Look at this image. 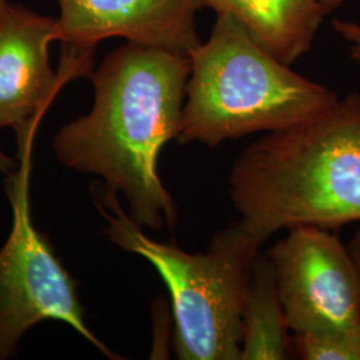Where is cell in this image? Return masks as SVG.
Instances as JSON below:
<instances>
[{
    "label": "cell",
    "mask_w": 360,
    "mask_h": 360,
    "mask_svg": "<svg viewBox=\"0 0 360 360\" xmlns=\"http://www.w3.org/2000/svg\"><path fill=\"white\" fill-rule=\"evenodd\" d=\"M190 72L187 55L127 41L91 71L90 112L67 123L52 143L62 165L102 178L126 198L129 217L155 232L175 230L179 219L158 163L179 136Z\"/></svg>",
    "instance_id": "6da1fadb"
},
{
    "label": "cell",
    "mask_w": 360,
    "mask_h": 360,
    "mask_svg": "<svg viewBox=\"0 0 360 360\" xmlns=\"http://www.w3.org/2000/svg\"><path fill=\"white\" fill-rule=\"evenodd\" d=\"M229 183L238 221L262 245L284 229L360 221L359 94L250 144Z\"/></svg>",
    "instance_id": "7a4b0ae2"
},
{
    "label": "cell",
    "mask_w": 360,
    "mask_h": 360,
    "mask_svg": "<svg viewBox=\"0 0 360 360\" xmlns=\"http://www.w3.org/2000/svg\"><path fill=\"white\" fill-rule=\"evenodd\" d=\"M178 142L210 148L257 132L288 129L321 115L339 98L262 49L229 15L188 55Z\"/></svg>",
    "instance_id": "3957f363"
},
{
    "label": "cell",
    "mask_w": 360,
    "mask_h": 360,
    "mask_svg": "<svg viewBox=\"0 0 360 360\" xmlns=\"http://www.w3.org/2000/svg\"><path fill=\"white\" fill-rule=\"evenodd\" d=\"M94 203L107 238L148 260L167 285L174 347L181 360H240L242 315L251 270L262 243L239 221L220 229L206 252L188 254L148 238L120 206L117 193L94 184Z\"/></svg>",
    "instance_id": "277c9868"
},
{
    "label": "cell",
    "mask_w": 360,
    "mask_h": 360,
    "mask_svg": "<svg viewBox=\"0 0 360 360\" xmlns=\"http://www.w3.org/2000/svg\"><path fill=\"white\" fill-rule=\"evenodd\" d=\"M30 144L20 146V167L7 176L13 230L0 250V360L16 354L27 331L44 321L72 327L110 359H122L89 328L77 281L56 255L51 240L35 227L28 200Z\"/></svg>",
    "instance_id": "5b68a950"
},
{
    "label": "cell",
    "mask_w": 360,
    "mask_h": 360,
    "mask_svg": "<svg viewBox=\"0 0 360 360\" xmlns=\"http://www.w3.org/2000/svg\"><path fill=\"white\" fill-rule=\"evenodd\" d=\"M267 257L288 330L316 335L359 328V271L338 236L312 226L291 229Z\"/></svg>",
    "instance_id": "8992f818"
},
{
    "label": "cell",
    "mask_w": 360,
    "mask_h": 360,
    "mask_svg": "<svg viewBox=\"0 0 360 360\" xmlns=\"http://www.w3.org/2000/svg\"><path fill=\"white\" fill-rule=\"evenodd\" d=\"M58 40L72 56H92L105 39L190 55L200 44L205 0H56Z\"/></svg>",
    "instance_id": "52a82bcc"
},
{
    "label": "cell",
    "mask_w": 360,
    "mask_h": 360,
    "mask_svg": "<svg viewBox=\"0 0 360 360\" xmlns=\"http://www.w3.org/2000/svg\"><path fill=\"white\" fill-rule=\"evenodd\" d=\"M55 40L56 18L10 3L0 25V129L13 127L19 139L32 136L62 83L50 65Z\"/></svg>",
    "instance_id": "ba28073f"
},
{
    "label": "cell",
    "mask_w": 360,
    "mask_h": 360,
    "mask_svg": "<svg viewBox=\"0 0 360 360\" xmlns=\"http://www.w3.org/2000/svg\"><path fill=\"white\" fill-rule=\"evenodd\" d=\"M229 15L257 44L287 65L311 50L327 10L321 0H205Z\"/></svg>",
    "instance_id": "9c48e42d"
},
{
    "label": "cell",
    "mask_w": 360,
    "mask_h": 360,
    "mask_svg": "<svg viewBox=\"0 0 360 360\" xmlns=\"http://www.w3.org/2000/svg\"><path fill=\"white\" fill-rule=\"evenodd\" d=\"M288 326L270 257L257 254L242 315L240 360L287 358Z\"/></svg>",
    "instance_id": "30bf717a"
},
{
    "label": "cell",
    "mask_w": 360,
    "mask_h": 360,
    "mask_svg": "<svg viewBox=\"0 0 360 360\" xmlns=\"http://www.w3.org/2000/svg\"><path fill=\"white\" fill-rule=\"evenodd\" d=\"M295 347L304 360H360V327L340 333L295 335Z\"/></svg>",
    "instance_id": "8fae6325"
},
{
    "label": "cell",
    "mask_w": 360,
    "mask_h": 360,
    "mask_svg": "<svg viewBox=\"0 0 360 360\" xmlns=\"http://www.w3.org/2000/svg\"><path fill=\"white\" fill-rule=\"evenodd\" d=\"M335 32L347 43L351 58L360 65V25L339 19L335 22Z\"/></svg>",
    "instance_id": "7c38bea8"
},
{
    "label": "cell",
    "mask_w": 360,
    "mask_h": 360,
    "mask_svg": "<svg viewBox=\"0 0 360 360\" xmlns=\"http://www.w3.org/2000/svg\"><path fill=\"white\" fill-rule=\"evenodd\" d=\"M19 167H20V162L15 160L13 158L8 156V155L4 154L3 150L0 148V171L4 175L10 176V175L15 174L19 169Z\"/></svg>",
    "instance_id": "4fadbf2b"
},
{
    "label": "cell",
    "mask_w": 360,
    "mask_h": 360,
    "mask_svg": "<svg viewBox=\"0 0 360 360\" xmlns=\"http://www.w3.org/2000/svg\"><path fill=\"white\" fill-rule=\"evenodd\" d=\"M348 250H349V254L355 262V266L359 271L360 275V230L355 232V235L351 238L349 240V245H348Z\"/></svg>",
    "instance_id": "5bb4252c"
},
{
    "label": "cell",
    "mask_w": 360,
    "mask_h": 360,
    "mask_svg": "<svg viewBox=\"0 0 360 360\" xmlns=\"http://www.w3.org/2000/svg\"><path fill=\"white\" fill-rule=\"evenodd\" d=\"M346 1L347 0H322L323 6L327 10V13H333L334 10L343 6Z\"/></svg>",
    "instance_id": "9a60e30c"
},
{
    "label": "cell",
    "mask_w": 360,
    "mask_h": 360,
    "mask_svg": "<svg viewBox=\"0 0 360 360\" xmlns=\"http://www.w3.org/2000/svg\"><path fill=\"white\" fill-rule=\"evenodd\" d=\"M8 6H10V0H0V25L3 22V18L6 15Z\"/></svg>",
    "instance_id": "2e32d148"
},
{
    "label": "cell",
    "mask_w": 360,
    "mask_h": 360,
    "mask_svg": "<svg viewBox=\"0 0 360 360\" xmlns=\"http://www.w3.org/2000/svg\"><path fill=\"white\" fill-rule=\"evenodd\" d=\"M321 1H322V0H321Z\"/></svg>",
    "instance_id": "e0dca14e"
}]
</instances>
